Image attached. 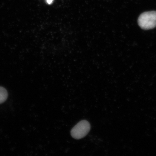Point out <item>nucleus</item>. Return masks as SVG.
Returning <instances> with one entry per match:
<instances>
[{"instance_id":"nucleus-1","label":"nucleus","mask_w":156,"mask_h":156,"mask_svg":"<svg viewBox=\"0 0 156 156\" xmlns=\"http://www.w3.org/2000/svg\"><path fill=\"white\" fill-rule=\"evenodd\" d=\"M138 24L141 28L149 30L156 27V11L146 12L138 18Z\"/></svg>"},{"instance_id":"nucleus-2","label":"nucleus","mask_w":156,"mask_h":156,"mask_svg":"<svg viewBox=\"0 0 156 156\" xmlns=\"http://www.w3.org/2000/svg\"><path fill=\"white\" fill-rule=\"evenodd\" d=\"M90 129L89 122L86 120H82L72 129L71 136L75 139H81L87 135Z\"/></svg>"},{"instance_id":"nucleus-3","label":"nucleus","mask_w":156,"mask_h":156,"mask_svg":"<svg viewBox=\"0 0 156 156\" xmlns=\"http://www.w3.org/2000/svg\"><path fill=\"white\" fill-rule=\"evenodd\" d=\"M8 97L6 90L3 87H0V104L4 102Z\"/></svg>"},{"instance_id":"nucleus-4","label":"nucleus","mask_w":156,"mask_h":156,"mask_svg":"<svg viewBox=\"0 0 156 156\" xmlns=\"http://www.w3.org/2000/svg\"><path fill=\"white\" fill-rule=\"evenodd\" d=\"M53 1L54 0H46V2L48 4L50 5L52 3Z\"/></svg>"}]
</instances>
